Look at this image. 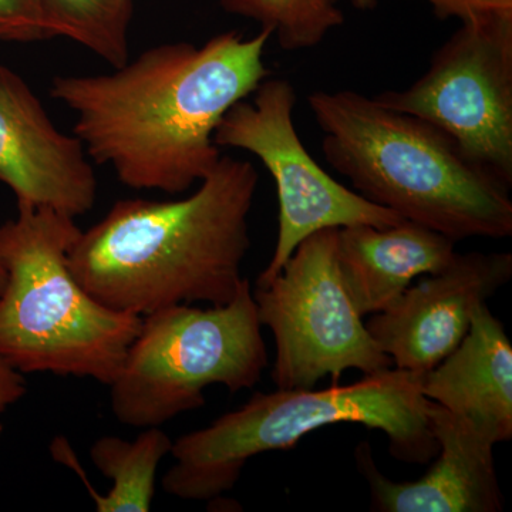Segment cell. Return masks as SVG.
Segmentation results:
<instances>
[{"mask_svg": "<svg viewBox=\"0 0 512 512\" xmlns=\"http://www.w3.org/2000/svg\"><path fill=\"white\" fill-rule=\"evenodd\" d=\"M272 36L262 28L153 47L113 73L57 76L50 94L73 111L90 160L133 190L183 194L220 161L214 134L225 114L269 77Z\"/></svg>", "mask_w": 512, "mask_h": 512, "instance_id": "1", "label": "cell"}, {"mask_svg": "<svg viewBox=\"0 0 512 512\" xmlns=\"http://www.w3.org/2000/svg\"><path fill=\"white\" fill-rule=\"evenodd\" d=\"M259 175L222 156L183 200H121L69 252L80 285L114 311L143 316L175 305H225L244 281L248 217Z\"/></svg>", "mask_w": 512, "mask_h": 512, "instance_id": "2", "label": "cell"}, {"mask_svg": "<svg viewBox=\"0 0 512 512\" xmlns=\"http://www.w3.org/2000/svg\"><path fill=\"white\" fill-rule=\"evenodd\" d=\"M308 104L326 161L366 200L454 242L512 234L510 187L439 127L352 90Z\"/></svg>", "mask_w": 512, "mask_h": 512, "instance_id": "3", "label": "cell"}, {"mask_svg": "<svg viewBox=\"0 0 512 512\" xmlns=\"http://www.w3.org/2000/svg\"><path fill=\"white\" fill-rule=\"evenodd\" d=\"M423 376L389 367L348 386L256 392L241 409L174 441L175 464L165 473L164 491L180 500H217L235 487L251 458L288 450L313 431L340 423L383 431L390 454L403 463H430L439 446Z\"/></svg>", "mask_w": 512, "mask_h": 512, "instance_id": "4", "label": "cell"}, {"mask_svg": "<svg viewBox=\"0 0 512 512\" xmlns=\"http://www.w3.org/2000/svg\"><path fill=\"white\" fill-rule=\"evenodd\" d=\"M82 234L50 208H18L0 225V357L13 369L110 386L143 318L107 308L80 285L69 252Z\"/></svg>", "mask_w": 512, "mask_h": 512, "instance_id": "5", "label": "cell"}, {"mask_svg": "<svg viewBox=\"0 0 512 512\" xmlns=\"http://www.w3.org/2000/svg\"><path fill=\"white\" fill-rule=\"evenodd\" d=\"M261 329L247 278L225 305H175L143 316L110 384L114 417L136 429L161 427L204 406L212 384L252 389L268 366Z\"/></svg>", "mask_w": 512, "mask_h": 512, "instance_id": "6", "label": "cell"}, {"mask_svg": "<svg viewBox=\"0 0 512 512\" xmlns=\"http://www.w3.org/2000/svg\"><path fill=\"white\" fill-rule=\"evenodd\" d=\"M338 231L303 239L268 285L252 289L259 322L275 339L276 389H313L326 376L338 382L346 370L372 375L393 367L343 282Z\"/></svg>", "mask_w": 512, "mask_h": 512, "instance_id": "7", "label": "cell"}, {"mask_svg": "<svg viewBox=\"0 0 512 512\" xmlns=\"http://www.w3.org/2000/svg\"><path fill=\"white\" fill-rule=\"evenodd\" d=\"M373 99L439 127L511 188L512 12L463 20L419 80Z\"/></svg>", "mask_w": 512, "mask_h": 512, "instance_id": "8", "label": "cell"}, {"mask_svg": "<svg viewBox=\"0 0 512 512\" xmlns=\"http://www.w3.org/2000/svg\"><path fill=\"white\" fill-rule=\"evenodd\" d=\"M252 94L251 101H238L225 114L214 143L254 154L275 180L278 239L255 286L268 285L303 239L315 232L352 225L386 228L403 221L396 212L338 183L316 163L293 123L296 92L291 82L266 77Z\"/></svg>", "mask_w": 512, "mask_h": 512, "instance_id": "9", "label": "cell"}, {"mask_svg": "<svg viewBox=\"0 0 512 512\" xmlns=\"http://www.w3.org/2000/svg\"><path fill=\"white\" fill-rule=\"evenodd\" d=\"M512 278L510 252H467L424 275L366 323L393 367L427 373L466 338L478 306Z\"/></svg>", "mask_w": 512, "mask_h": 512, "instance_id": "10", "label": "cell"}, {"mask_svg": "<svg viewBox=\"0 0 512 512\" xmlns=\"http://www.w3.org/2000/svg\"><path fill=\"white\" fill-rule=\"evenodd\" d=\"M0 183L18 208H50L76 220L97 200L82 141L57 130L25 80L0 63Z\"/></svg>", "mask_w": 512, "mask_h": 512, "instance_id": "11", "label": "cell"}, {"mask_svg": "<svg viewBox=\"0 0 512 512\" xmlns=\"http://www.w3.org/2000/svg\"><path fill=\"white\" fill-rule=\"evenodd\" d=\"M431 430L439 453L416 481L389 480L380 473L367 443L356 448V464L379 512H500L503 493L495 471L493 440L470 421L431 402Z\"/></svg>", "mask_w": 512, "mask_h": 512, "instance_id": "12", "label": "cell"}, {"mask_svg": "<svg viewBox=\"0 0 512 512\" xmlns=\"http://www.w3.org/2000/svg\"><path fill=\"white\" fill-rule=\"evenodd\" d=\"M423 394L495 444L511 440L512 345L487 303L473 313L460 345L424 373Z\"/></svg>", "mask_w": 512, "mask_h": 512, "instance_id": "13", "label": "cell"}, {"mask_svg": "<svg viewBox=\"0 0 512 512\" xmlns=\"http://www.w3.org/2000/svg\"><path fill=\"white\" fill-rule=\"evenodd\" d=\"M456 244L407 220L386 228H339V268L357 312L366 316L386 311L414 279L446 268L457 254Z\"/></svg>", "mask_w": 512, "mask_h": 512, "instance_id": "14", "label": "cell"}, {"mask_svg": "<svg viewBox=\"0 0 512 512\" xmlns=\"http://www.w3.org/2000/svg\"><path fill=\"white\" fill-rule=\"evenodd\" d=\"M174 441L161 427L143 429L134 441L104 436L94 441L90 458L104 477L113 481L106 495L87 480L66 437H56L50 453L57 463L72 468L86 485L99 512H147L153 507L158 466L171 453Z\"/></svg>", "mask_w": 512, "mask_h": 512, "instance_id": "15", "label": "cell"}, {"mask_svg": "<svg viewBox=\"0 0 512 512\" xmlns=\"http://www.w3.org/2000/svg\"><path fill=\"white\" fill-rule=\"evenodd\" d=\"M52 36H63L113 69L128 62L133 0H39Z\"/></svg>", "mask_w": 512, "mask_h": 512, "instance_id": "16", "label": "cell"}, {"mask_svg": "<svg viewBox=\"0 0 512 512\" xmlns=\"http://www.w3.org/2000/svg\"><path fill=\"white\" fill-rule=\"evenodd\" d=\"M232 15L272 29L286 52L312 49L345 22L338 0H220Z\"/></svg>", "mask_w": 512, "mask_h": 512, "instance_id": "17", "label": "cell"}, {"mask_svg": "<svg viewBox=\"0 0 512 512\" xmlns=\"http://www.w3.org/2000/svg\"><path fill=\"white\" fill-rule=\"evenodd\" d=\"M50 37L39 0H0V40L33 42Z\"/></svg>", "mask_w": 512, "mask_h": 512, "instance_id": "18", "label": "cell"}, {"mask_svg": "<svg viewBox=\"0 0 512 512\" xmlns=\"http://www.w3.org/2000/svg\"><path fill=\"white\" fill-rule=\"evenodd\" d=\"M439 19L463 20L487 13L512 12V0H424Z\"/></svg>", "mask_w": 512, "mask_h": 512, "instance_id": "19", "label": "cell"}, {"mask_svg": "<svg viewBox=\"0 0 512 512\" xmlns=\"http://www.w3.org/2000/svg\"><path fill=\"white\" fill-rule=\"evenodd\" d=\"M28 392L23 373L13 369L8 362L0 357V416L19 402Z\"/></svg>", "mask_w": 512, "mask_h": 512, "instance_id": "20", "label": "cell"}, {"mask_svg": "<svg viewBox=\"0 0 512 512\" xmlns=\"http://www.w3.org/2000/svg\"><path fill=\"white\" fill-rule=\"evenodd\" d=\"M349 2L357 9L369 10L376 8L380 0H349Z\"/></svg>", "mask_w": 512, "mask_h": 512, "instance_id": "21", "label": "cell"}, {"mask_svg": "<svg viewBox=\"0 0 512 512\" xmlns=\"http://www.w3.org/2000/svg\"><path fill=\"white\" fill-rule=\"evenodd\" d=\"M6 284V271L3 268L2 264H0V293H2L3 288H5Z\"/></svg>", "mask_w": 512, "mask_h": 512, "instance_id": "22", "label": "cell"}, {"mask_svg": "<svg viewBox=\"0 0 512 512\" xmlns=\"http://www.w3.org/2000/svg\"><path fill=\"white\" fill-rule=\"evenodd\" d=\"M2 431H3V427H2V424H0V434H2Z\"/></svg>", "mask_w": 512, "mask_h": 512, "instance_id": "23", "label": "cell"}]
</instances>
